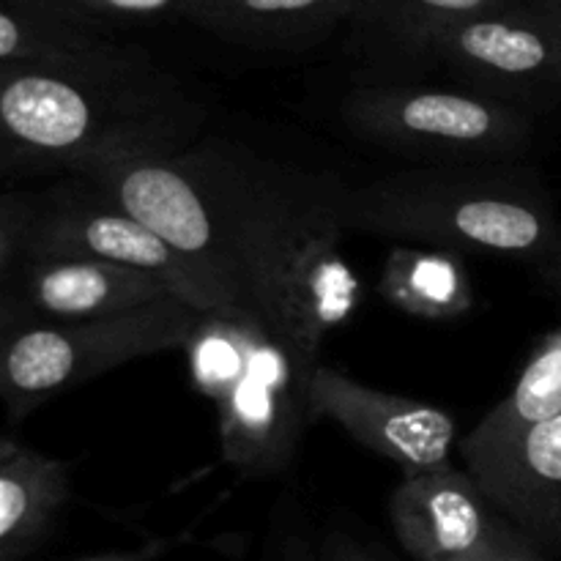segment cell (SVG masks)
Here are the masks:
<instances>
[{
	"label": "cell",
	"mask_w": 561,
	"mask_h": 561,
	"mask_svg": "<svg viewBox=\"0 0 561 561\" xmlns=\"http://www.w3.org/2000/svg\"><path fill=\"white\" fill-rule=\"evenodd\" d=\"M206 107L146 47L118 42L64 66L0 69V173L80 175L173 157L206 131Z\"/></svg>",
	"instance_id": "cell-1"
},
{
	"label": "cell",
	"mask_w": 561,
	"mask_h": 561,
	"mask_svg": "<svg viewBox=\"0 0 561 561\" xmlns=\"http://www.w3.org/2000/svg\"><path fill=\"white\" fill-rule=\"evenodd\" d=\"M250 305L310 365L329 334L359 310L362 283L340 250V181L283 164L228 140H211Z\"/></svg>",
	"instance_id": "cell-2"
},
{
	"label": "cell",
	"mask_w": 561,
	"mask_h": 561,
	"mask_svg": "<svg viewBox=\"0 0 561 561\" xmlns=\"http://www.w3.org/2000/svg\"><path fill=\"white\" fill-rule=\"evenodd\" d=\"M337 214L345 233L537 268L551 261L561 239L551 192L526 162L414 164L365 184L340 181Z\"/></svg>",
	"instance_id": "cell-3"
},
{
	"label": "cell",
	"mask_w": 561,
	"mask_h": 561,
	"mask_svg": "<svg viewBox=\"0 0 561 561\" xmlns=\"http://www.w3.org/2000/svg\"><path fill=\"white\" fill-rule=\"evenodd\" d=\"M192 387L217 409L219 453L239 480L294 466L312 422L310 365L252 307L203 310L184 345Z\"/></svg>",
	"instance_id": "cell-4"
},
{
	"label": "cell",
	"mask_w": 561,
	"mask_h": 561,
	"mask_svg": "<svg viewBox=\"0 0 561 561\" xmlns=\"http://www.w3.org/2000/svg\"><path fill=\"white\" fill-rule=\"evenodd\" d=\"M340 118L416 164H518L537 137L535 115L463 85H359L343 96Z\"/></svg>",
	"instance_id": "cell-5"
},
{
	"label": "cell",
	"mask_w": 561,
	"mask_h": 561,
	"mask_svg": "<svg viewBox=\"0 0 561 561\" xmlns=\"http://www.w3.org/2000/svg\"><path fill=\"white\" fill-rule=\"evenodd\" d=\"M203 310L164 299L124 316L33 323L0 332V400L9 425H22L55 394L146 356L184 351Z\"/></svg>",
	"instance_id": "cell-6"
},
{
	"label": "cell",
	"mask_w": 561,
	"mask_h": 561,
	"mask_svg": "<svg viewBox=\"0 0 561 561\" xmlns=\"http://www.w3.org/2000/svg\"><path fill=\"white\" fill-rule=\"evenodd\" d=\"M77 179L179 252L201 277L211 307H252L214 173L211 140L173 157L104 164Z\"/></svg>",
	"instance_id": "cell-7"
},
{
	"label": "cell",
	"mask_w": 561,
	"mask_h": 561,
	"mask_svg": "<svg viewBox=\"0 0 561 561\" xmlns=\"http://www.w3.org/2000/svg\"><path fill=\"white\" fill-rule=\"evenodd\" d=\"M422 60L444 66L458 85L537 115L561 104V11L507 0L433 33Z\"/></svg>",
	"instance_id": "cell-8"
},
{
	"label": "cell",
	"mask_w": 561,
	"mask_h": 561,
	"mask_svg": "<svg viewBox=\"0 0 561 561\" xmlns=\"http://www.w3.org/2000/svg\"><path fill=\"white\" fill-rule=\"evenodd\" d=\"M38 257H80L151 272L168 279L181 299L197 310H211V299L190 263L77 175H66L47 190L33 192L25 261Z\"/></svg>",
	"instance_id": "cell-9"
},
{
	"label": "cell",
	"mask_w": 561,
	"mask_h": 561,
	"mask_svg": "<svg viewBox=\"0 0 561 561\" xmlns=\"http://www.w3.org/2000/svg\"><path fill=\"white\" fill-rule=\"evenodd\" d=\"M312 422L332 420L370 453L392 460L403 474L453 466L460 431L447 409L373 389L343 370L318 365L310 376Z\"/></svg>",
	"instance_id": "cell-10"
},
{
	"label": "cell",
	"mask_w": 561,
	"mask_h": 561,
	"mask_svg": "<svg viewBox=\"0 0 561 561\" xmlns=\"http://www.w3.org/2000/svg\"><path fill=\"white\" fill-rule=\"evenodd\" d=\"M173 296L179 290L168 279L140 268L80 257H38L25 261L14 277L0 283V332L124 316Z\"/></svg>",
	"instance_id": "cell-11"
},
{
	"label": "cell",
	"mask_w": 561,
	"mask_h": 561,
	"mask_svg": "<svg viewBox=\"0 0 561 561\" xmlns=\"http://www.w3.org/2000/svg\"><path fill=\"white\" fill-rule=\"evenodd\" d=\"M389 520L414 561H482L499 526V513L480 482L455 466L403 474L389 496Z\"/></svg>",
	"instance_id": "cell-12"
},
{
	"label": "cell",
	"mask_w": 561,
	"mask_h": 561,
	"mask_svg": "<svg viewBox=\"0 0 561 561\" xmlns=\"http://www.w3.org/2000/svg\"><path fill=\"white\" fill-rule=\"evenodd\" d=\"M466 471L507 524L542 553L561 559V416Z\"/></svg>",
	"instance_id": "cell-13"
},
{
	"label": "cell",
	"mask_w": 561,
	"mask_h": 561,
	"mask_svg": "<svg viewBox=\"0 0 561 561\" xmlns=\"http://www.w3.org/2000/svg\"><path fill=\"white\" fill-rule=\"evenodd\" d=\"M354 16V0H190L184 20L252 49L294 53L332 36Z\"/></svg>",
	"instance_id": "cell-14"
},
{
	"label": "cell",
	"mask_w": 561,
	"mask_h": 561,
	"mask_svg": "<svg viewBox=\"0 0 561 561\" xmlns=\"http://www.w3.org/2000/svg\"><path fill=\"white\" fill-rule=\"evenodd\" d=\"M71 499V466L5 436L0 442V561L47 542Z\"/></svg>",
	"instance_id": "cell-15"
},
{
	"label": "cell",
	"mask_w": 561,
	"mask_h": 561,
	"mask_svg": "<svg viewBox=\"0 0 561 561\" xmlns=\"http://www.w3.org/2000/svg\"><path fill=\"white\" fill-rule=\"evenodd\" d=\"M561 416V329L542 334L518 381L458 444L466 469L507 453L535 427Z\"/></svg>",
	"instance_id": "cell-16"
},
{
	"label": "cell",
	"mask_w": 561,
	"mask_h": 561,
	"mask_svg": "<svg viewBox=\"0 0 561 561\" xmlns=\"http://www.w3.org/2000/svg\"><path fill=\"white\" fill-rule=\"evenodd\" d=\"M115 44L66 0H0V69L64 66Z\"/></svg>",
	"instance_id": "cell-17"
},
{
	"label": "cell",
	"mask_w": 561,
	"mask_h": 561,
	"mask_svg": "<svg viewBox=\"0 0 561 561\" xmlns=\"http://www.w3.org/2000/svg\"><path fill=\"white\" fill-rule=\"evenodd\" d=\"M378 294L389 307L422 321H458L477 305L463 255L433 247L394 244L383 261Z\"/></svg>",
	"instance_id": "cell-18"
},
{
	"label": "cell",
	"mask_w": 561,
	"mask_h": 561,
	"mask_svg": "<svg viewBox=\"0 0 561 561\" xmlns=\"http://www.w3.org/2000/svg\"><path fill=\"white\" fill-rule=\"evenodd\" d=\"M502 3L507 0H354L351 22L367 38L422 60L433 33Z\"/></svg>",
	"instance_id": "cell-19"
},
{
	"label": "cell",
	"mask_w": 561,
	"mask_h": 561,
	"mask_svg": "<svg viewBox=\"0 0 561 561\" xmlns=\"http://www.w3.org/2000/svg\"><path fill=\"white\" fill-rule=\"evenodd\" d=\"M66 3L75 5L99 31L107 33L110 25L184 20L190 0H66Z\"/></svg>",
	"instance_id": "cell-20"
},
{
	"label": "cell",
	"mask_w": 561,
	"mask_h": 561,
	"mask_svg": "<svg viewBox=\"0 0 561 561\" xmlns=\"http://www.w3.org/2000/svg\"><path fill=\"white\" fill-rule=\"evenodd\" d=\"M33 225V192H3L0 197V283L25 263Z\"/></svg>",
	"instance_id": "cell-21"
},
{
	"label": "cell",
	"mask_w": 561,
	"mask_h": 561,
	"mask_svg": "<svg viewBox=\"0 0 561 561\" xmlns=\"http://www.w3.org/2000/svg\"><path fill=\"white\" fill-rule=\"evenodd\" d=\"M482 561H546L542 559V551L531 540H526L513 524L499 515L496 535H493L491 548L482 557Z\"/></svg>",
	"instance_id": "cell-22"
},
{
	"label": "cell",
	"mask_w": 561,
	"mask_h": 561,
	"mask_svg": "<svg viewBox=\"0 0 561 561\" xmlns=\"http://www.w3.org/2000/svg\"><path fill=\"white\" fill-rule=\"evenodd\" d=\"M318 561H389L376 548L367 542L356 540L354 535L343 529L327 531L321 542H318Z\"/></svg>",
	"instance_id": "cell-23"
},
{
	"label": "cell",
	"mask_w": 561,
	"mask_h": 561,
	"mask_svg": "<svg viewBox=\"0 0 561 561\" xmlns=\"http://www.w3.org/2000/svg\"><path fill=\"white\" fill-rule=\"evenodd\" d=\"M261 561H318V546H312L310 537L299 531H288L268 548Z\"/></svg>",
	"instance_id": "cell-24"
},
{
	"label": "cell",
	"mask_w": 561,
	"mask_h": 561,
	"mask_svg": "<svg viewBox=\"0 0 561 561\" xmlns=\"http://www.w3.org/2000/svg\"><path fill=\"white\" fill-rule=\"evenodd\" d=\"M168 548V540H157V542H146L137 551H113V553H96V557H85V559H75V561H153L159 553Z\"/></svg>",
	"instance_id": "cell-25"
},
{
	"label": "cell",
	"mask_w": 561,
	"mask_h": 561,
	"mask_svg": "<svg viewBox=\"0 0 561 561\" xmlns=\"http://www.w3.org/2000/svg\"><path fill=\"white\" fill-rule=\"evenodd\" d=\"M540 277H542V283H546L548 288H551L553 294L561 299V239H559L557 250H553L551 261L540 268Z\"/></svg>",
	"instance_id": "cell-26"
},
{
	"label": "cell",
	"mask_w": 561,
	"mask_h": 561,
	"mask_svg": "<svg viewBox=\"0 0 561 561\" xmlns=\"http://www.w3.org/2000/svg\"><path fill=\"white\" fill-rule=\"evenodd\" d=\"M537 3H546V5H551V9L561 11V0H537Z\"/></svg>",
	"instance_id": "cell-27"
}]
</instances>
